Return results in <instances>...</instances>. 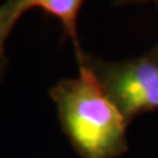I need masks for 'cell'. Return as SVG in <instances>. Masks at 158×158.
<instances>
[{
  "mask_svg": "<svg viewBox=\"0 0 158 158\" xmlns=\"http://www.w3.org/2000/svg\"><path fill=\"white\" fill-rule=\"evenodd\" d=\"M49 95L62 132L81 158H117L128 150L129 123L87 67L79 66L78 78L59 81Z\"/></svg>",
  "mask_w": 158,
  "mask_h": 158,
  "instance_id": "6da1fadb",
  "label": "cell"
},
{
  "mask_svg": "<svg viewBox=\"0 0 158 158\" xmlns=\"http://www.w3.org/2000/svg\"><path fill=\"white\" fill-rule=\"evenodd\" d=\"M78 65L94 74L128 123L158 108V44L144 56L120 62H107L86 53Z\"/></svg>",
  "mask_w": 158,
  "mask_h": 158,
  "instance_id": "7a4b0ae2",
  "label": "cell"
},
{
  "mask_svg": "<svg viewBox=\"0 0 158 158\" xmlns=\"http://www.w3.org/2000/svg\"><path fill=\"white\" fill-rule=\"evenodd\" d=\"M83 6L81 0H29V9H40L44 15L56 19L63 28V37H70L77 61L81 62L85 52L78 36V13Z\"/></svg>",
  "mask_w": 158,
  "mask_h": 158,
  "instance_id": "3957f363",
  "label": "cell"
},
{
  "mask_svg": "<svg viewBox=\"0 0 158 158\" xmlns=\"http://www.w3.org/2000/svg\"><path fill=\"white\" fill-rule=\"evenodd\" d=\"M29 9V0H11L0 6V82L8 65L6 57V41L20 17Z\"/></svg>",
  "mask_w": 158,
  "mask_h": 158,
  "instance_id": "277c9868",
  "label": "cell"
}]
</instances>
